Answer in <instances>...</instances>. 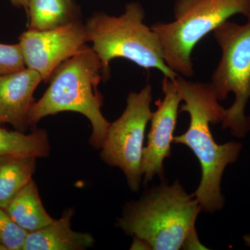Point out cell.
<instances>
[{"label": "cell", "mask_w": 250, "mask_h": 250, "mask_svg": "<svg viewBox=\"0 0 250 250\" xmlns=\"http://www.w3.org/2000/svg\"><path fill=\"white\" fill-rule=\"evenodd\" d=\"M50 149L45 130L34 129L27 134L0 127V156L46 158L50 154Z\"/></svg>", "instance_id": "obj_13"}, {"label": "cell", "mask_w": 250, "mask_h": 250, "mask_svg": "<svg viewBox=\"0 0 250 250\" xmlns=\"http://www.w3.org/2000/svg\"><path fill=\"white\" fill-rule=\"evenodd\" d=\"M27 14L29 29L50 30L76 20V7L72 0H30Z\"/></svg>", "instance_id": "obj_15"}, {"label": "cell", "mask_w": 250, "mask_h": 250, "mask_svg": "<svg viewBox=\"0 0 250 250\" xmlns=\"http://www.w3.org/2000/svg\"><path fill=\"white\" fill-rule=\"evenodd\" d=\"M184 250H207V248L199 241L198 236H197V232L193 233L187 241L184 243L183 248Z\"/></svg>", "instance_id": "obj_18"}, {"label": "cell", "mask_w": 250, "mask_h": 250, "mask_svg": "<svg viewBox=\"0 0 250 250\" xmlns=\"http://www.w3.org/2000/svg\"><path fill=\"white\" fill-rule=\"evenodd\" d=\"M0 250H8L7 248H6L4 246H3L1 243H0Z\"/></svg>", "instance_id": "obj_21"}, {"label": "cell", "mask_w": 250, "mask_h": 250, "mask_svg": "<svg viewBox=\"0 0 250 250\" xmlns=\"http://www.w3.org/2000/svg\"><path fill=\"white\" fill-rule=\"evenodd\" d=\"M152 101L149 83L139 93H130L123 114L108 128L100 153L102 160L124 172L128 187L135 192L142 182L143 144L146 126L152 116Z\"/></svg>", "instance_id": "obj_7"}, {"label": "cell", "mask_w": 250, "mask_h": 250, "mask_svg": "<svg viewBox=\"0 0 250 250\" xmlns=\"http://www.w3.org/2000/svg\"><path fill=\"white\" fill-rule=\"evenodd\" d=\"M174 20L151 26L167 66L184 77L194 75L192 50L200 41L235 15L250 18V0H176Z\"/></svg>", "instance_id": "obj_5"}, {"label": "cell", "mask_w": 250, "mask_h": 250, "mask_svg": "<svg viewBox=\"0 0 250 250\" xmlns=\"http://www.w3.org/2000/svg\"><path fill=\"white\" fill-rule=\"evenodd\" d=\"M146 12L138 1L126 5L120 16L98 13L85 24L88 41L101 62L103 75H109L111 61L123 58L145 69H157L164 77L178 76L167 66L164 50L152 28L144 23Z\"/></svg>", "instance_id": "obj_4"}, {"label": "cell", "mask_w": 250, "mask_h": 250, "mask_svg": "<svg viewBox=\"0 0 250 250\" xmlns=\"http://www.w3.org/2000/svg\"><path fill=\"white\" fill-rule=\"evenodd\" d=\"M27 233L0 207V243L8 250H22Z\"/></svg>", "instance_id": "obj_16"}, {"label": "cell", "mask_w": 250, "mask_h": 250, "mask_svg": "<svg viewBox=\"0 0 250 250\" xmlns=\"http://www.w3.org/2000/svg\"><path fill=\"white\" fill-rule=\"evenodd\" d=\"M163 100L156 102L157 109L151 117L147 145L143 148L142 159L144 184L156 176L164 178V161L171 154V143L177 125L182 98L174 80L164 77L162 82Z\"/></svg>", "instance_id": "obj_9"}, {"label": "cell", "mask_w": 250, "mask_h": 250, "mask_svg": "<svg viewBox=\"0 0 250 250\" xmlns=\"http://www.w3.org/2000/svg\"><path fill=\"white\" fill-rule=\"evenodd\" d=\"M13 6L18 8H23L27 12L30 0H7Z\"/></svg>", "instance_id": "obj_20"}, {"label": "cell", "mask_w": 250, "mask_h": 250, "mask_svg": "<svg viewBox=\"0 0 250 250\" xmlns=\"http://www.w3.org/2000/svg\"><path fill=\"white\" fill-rule=\"evenodd\" d=\"M22 49L19 43H0V75H9L25 68Z\"/></svg>", "instance_id": "obj_17"}, {"label": "cell", "mask_w": 250, "mask_h": 250, "mask_svg": "<svg viewBox=\"0 0 250 250\" xmlns=\"http://www.w3.org/2000/svg\"><path fill=\"white\" fill-rule=\"evenodd\" d=\"M130 250H152L150 246L144 240L138 237H133L132 244Z\"/></svg>", "instance_id": "obj_19"}, {"label": "cell", "mask_w": 250, "mask_h": 250, "mask_svg": "<svg viewBox=\"0 0 250 250\" xmlns=\"http://www.w3.org/2000/svg\"><path fill=\"white\" fill-rule=\"evenodd\" d=\"M4 209L28 233L40 229L54 220L42 205L33 179L13 197Z\"/></svg>", "instance_id": "obj_12"}, {"label": "cell", "mask_w": 250, "mask_h": 250, "mask_svg": "<svg viewBox=\"0 0 250 250\" xmlns=\"http://www.w3.org/2000/svg\"><path fill=\"white\" fill-rule=\"evenodd\" d=\"M74 214V208H67L58 220L28 233L22 250H84L92 248L95 239L90 233L72 229Z\"/></svg>", "instance_id": "obj_11"}, {"label": "cell", "mask_w": 250, "mask_h": 250, "mask_svg": "<svg viewBox=\"0 0 250 250\" xmlns=\"http://www.w3.org/2000/svg\"><path fill=\"white\" fill-rule=\"evenodd\" d=\"M36 158L0 156V207L5 208L13 197L32 180Z\"/></svg>", "instance_id": "obj_14"}, {"label": "cell", "mask_w": 250, "mask_h": 250, "mask_svg": "<svg viewBox=\"0 0 250 250\" xmlns=\"http://www.w3.org/2000/svg\"><path fill=\"white\" fill-rule=\"evenodd\" d=\"M202 210L196 198L188 195L178 180L163 182L127 202L116 226L129 236L147 242L154 250H179L197 232L195 222Z\"/></svg>", "instance_id": "obj_2"}, {"label": "cell", "mask_w": 250, "mask_h": 250, "mask_svg": "<svg viewBox=\"0 0 250 250\" xmlns=\"http://www.w3.org/2000/svg\"><path fill=\"white\" fill-rule=\"evenodd\" d=\"M85 26L77 20L53 29H28L19 38L26 67L33 69L47 81L64 62L86 47Z\"/></svg>", "instance_id": "obj_8"}, {"label": "cell", "mask_w": 250, "mask_h": 250, "mask_svg": "<svg viewBox=\"0 0 250 250\" xmlns=\"http://www.w3.org/2000/svg\"><path fill=\"white\" fill-rule=\"evenodd\" d=\"M213 34L222 55L210 83L219 101L230 93L235 95L222 122V129H229L234 137L241 139L250 131V117L246 112L250 99V18L243 24L226 21Z\"/></svg>", "instance_id": "obj_6"}, {"label": "cell", "mask_w": 250, "mask_h": 250, "mask_svg": "<svg viewBox=\"0 0 250 250\" xmlns=\"http://www.w3.org/2000/svg\"><path fill=\"white\" fill-rule=\"evenodd\" d=\"M102 70L98 55L88 47L62 62L51 76L50 85L42 98L31 105L28 126L34 127L44 117L60 112H77L91 123L90 144L94 149H101L111 125L101 111L103 96L98 85Z\"/></svg>", "instance_id": "obj_3"}, {"label": "cell", "mask_w": 250, "mask_h": 250, "mask_svg": "<svg viewBox=\"0 0 250 250\" xmlns=\"http://www.w3.org/2000/svg\"><path fill=\"white\" fill-rule=\"evenodd\" d=\"M184 104L180 112L190 117L188 129L184 134L174 136L173 142L190 148L201 166L200 185L192 194L202 210L215 213L223 208L225 197L220 184L227 166L234 164L243 148L241 143L230 141L217 144L210 125L222 123L226 108L220 104L211 83L193 82L178 75L174 80Z\"/></svg>", "instance_id": "obj_1"}, {"label": "cell", "mask_w": 250, "mask_h": 250, "mask_svg": "<svg viewBox=\"0 0 250 250\" xmlns=\"http://www.w3.org/2000/svg\"><path fill=\"white\" fill-rule=\"evenodd\" d=\"M42 81L36 70H24L0 75V125L9 124L16 131L25 133L27 116L34 103L33 95Z\"/></svg>", "instance_id": "obj_10"}]
</instances>
